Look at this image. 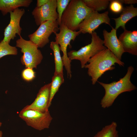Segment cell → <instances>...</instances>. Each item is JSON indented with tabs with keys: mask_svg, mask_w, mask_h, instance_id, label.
Wrapping results in <instances>:
<instances>
[{
	"mask_svg": "<svg viewBox=\"0 0 137 137\" xmlns=\"http://www.w3.org/2000/svg\"><path fill=\"white\" fill-rule=\"evenodd\" d=\"M50 47L54 53L55 63V71L54 74H63V61L60 53L59 45L55 42H50Z\"/></svg>",
	"mask_w": 137,
	"mask_h": 137,
	"instance_id": "cell-17",
	"label": "cell"
},
{
	"mask_svg": "<svg viewBox=\"0 0 137 137\" xmlns=\"http://www.w3.org/2000/svg\"><path fill=\"white\" fill-rule=\"evenodd\" d=\"M134 71L132 66L127 68L125 75L117 81H113L109 83L97 82L104 88L105 93L100 102L101 107L103 108H108L111 106L115 100L121 93L130 92L137 89L136 86L131 82L130 78Z\"/></svg>",
	"mask_w": 137,
	"mask_h": 137,
	"instance_id": "cell-2",
	"label": "cell"
},
{
	"mask_svg": "<svg viewBox=\"0 0 137 137\" xmlns=\"http://www.w3.org/2000/svg\"><path fill=\"white\" fill-rule=\"evenodd\" d=\"M91 34V41L90 44L77 51L73 50L67 53L68 57L71 61L76 60L80 61L82 68H84L90 58L107 48L104 45L103 40L95 32L93 31Z\"/></svg>",
	"mask_w": 137,
	"mask_h": 137,
	"instance_id": "cell-4",
	"label": "cell"
},
{
	"mask_svg": "<svg viewBox=\"0 0 137 137\" xmlns=\"http://www.w3.org/2000/svg\"><path fill=\"white\" fill-rule=\"evenodd\" d=\"M47 137H52V136H48Z\"/></svg>",
	"mask_w": 137,
	"mask_h": 137,
	"instance_id": "cell-29",
	"label": "cell"
},
{
	"mask_svg": "<svg viewBox=\"0 0 137 137\" xmlns=\"http://www.w3.org/2000/svg\"><path fill=\"white\" fill-rule=\"evenodd\" d=\"M22 75L23 79L25 81H30L35 77V73L32 69L26 68L23 71Z\"/></svg>",
	"mask_w": 137,
	"mask_h": 137,
	"instance_id": "cell-24",
	"label": "cell"
},
{
	"mask_svg": "<svg viewBox=\"0 0 137 137\" xmlns=\"http://www.w3.org/2000/svg\"><path fill=\"white\" fill-rule=\"evenodd\" d=\"M71 1L56 0L57 12L58 15L57 21L59 26L61 24L62 15Z\"/></svg>",
	"mask_w": 137,
	"mask_h": 137,
	"instance_id": "cell-22",
	"label": "cell"
},
{
	"mask_svg": "<svg viewBox=\"0 0 137 137\" xmlns=\"http://www.w3.org/2000/svg\"><path fill=\"white\" fill-rule=\"evenodd\" d=\"M51 83L41 87L34 101L23 109L32 110L44 113L49 111Z\"/></svg>",
	"mask_w": 137,
	"mask_h": 137,
	"instance_id": "cell-12",
	"label": "cell"
},
{
	"mask_svg": "<svg viewBox=\"0 0 137 137\" xmlns=\"http://www.w3.org/2000/svg\"><path fill=\"white\" fill-rule=\"evenodd\" d=\"M19 36L16 41V47L20 48L23 54L21 58V63L26 68H36L43 58L41 52L36 44Z\"/></svg>",
	"mask_w": 137,
	"mask_h": 137,
	"instance_id": "cell-5",
	"label": "cell"
},
{
	"mask_svg": "<svg viewBox=\"0 0 137 137\" xmlns=\"http://www.w3.org/2000/svg\"><path fill=\"white\" fill-rule=\"evenodd\" d=\"M109 12L102 13L93 11L80 24L78 29L81 33L91 34L101 24L104 23L111 26Z\"/></svg>",
	"mask_w": 137,
	"mask_h": 137,
	"instance_id": "cell-9",
	"label": "cell"
},
{
	"mask_svg": "<svg viewBox=\"0 0 137 137\" xmlns=\"http://www.w3.org/2000/svg\"><path fill=\"white\" fill-rule=\"evenodd\" d=\"M137 15V8L132 5L123 8L120 16L116 18H113L115 21V26L114 29L117 30L121 27L124 30L126 29V23L133 18Z\"/></svg>",
	"mask_w": 137,
	"mask_h": 137,
	"instance_id": "cell-15",
	"label": "cell"
},
{
	"mask_svg": "<svg viewBox=\"0 0 137 137\" xmlns=\"http://www.w3.org/2000/svg\"><path fill=\"white\" fill-rule=\"evenodd\" d=\"M119 1L122 4L124 3L131 5L136 3L137 2L136 0H120Z\"/></svg>",
	"mask_w": 137,
	"mask_h": 137,
	"instance_id": "cell-26",
	"label": "cell"
},
{
	"mask_svg": "<svg viewBox=\"0 0 137 137\" xmlns=\"http://www.w3.org/2000/svg\"><path fill=\"white\" fill-rule=\"evenodd\" d=\"M2 123L0 122V128L2 126Z\"/></svg>",
	"mask_w": 137,
	"mask_h": 137,
	"instance_id": "cell-28",
	"label": "cell"
},
{
	"mask_svg": "<svg viewBox=\"0 0 137 137\" xmlns=\"http://www.w3.org/2000/svg\"><path fill=\"white\" fill-rule=\"evenodd\" d=\"M118 39L122 45L125 52H127L134 55H137L136 30L131 31L125 29Z\"/></svg>",
	"mask_w": 137,
	"mask_h": 137,
	"instance_id": "cell-14",
	"label": "cell"
},
{
	"mask_svg": "<svg viewBox=\"0 0 137 137\" xmlns=\"http://www.w3.org/2000/svg\"><path fill=\"white\" fill-rule=\"evenodd\" d=\"M116 122H113L103 127L94 137H119Z\"/></svg>",
	"mask_w": 137,
	"mask_h": 137,
	"instance_id": "cell-18",
	"label": "cell"
},
{
	"mask_svg": "<svg viewBox=\"0 0 137 137\" xmlns=\"http://www.w3.org/2000/svg\"><path fill=\"white\" fill-rule=\"evenodd\" d=\"M49 0H37L36 7H40L47 3Z\"/></svg>",
	"mask_w": 137,
	"mask_h": 137,
	"instance_id": "cell-25",
	"label": "cell"
},
{
	"mask_svg": "<svg viewBox=\"0 0 137 137\" xmlns=\"http://www.w3.org/2000/svg\"><path fill=\"white\" fill-rule=\"evenodd\" d=\"M56 10V0H49L47 3L40 7L36 6L31 13L36 25L39 26L48 20H57L58 15Z\"/></svg>",
	"mask_w": 137,
	"mask_h": 137,
	"instance_id": "cell-10",
	"label": "cell"
},
{
	"mask_svg": "<svg viewBox=\"0 0 137 137\" xmlns=\"http://www.w3.org/2000/svg\"><path fill=\"white\" fill-rule=\"evenodd\" d=\"M59 32L55 34V42L59 46L60 49L63 53L62 57L64 66L66 71L68 78L71 79L72 77L71 63L72 61L68 58L67 55V48L68 46H71V40L74 41L76 37L81 32L79 31H73L68 29L62 24L59 27Z\"/></svg>",
	"mask_w": 137,
	"mask_h": 137,
	"instance_id": "cell-6",
	"label": "cell"
},
{
	"mask_svg": "<svg viewBox=\"0 0 137 137\" xmlns=\"http://www.w3.org/2000/svg\"><path fill=\"white\" fill-rule=\"evenodd\" d=\"M110 9L111 11L115 13L122 12L123 8L119 0H110Z\"/></svg>",
	"mask_w": 137,
	"mask_h": 137,
	"instance_id": "cell-23",
	"label": "cell"
},
{
	"mask_svg": "<svg viewBox=\"0 0 137 137\" xmlns=\"http://www.w3.org/2000/svg\"><path fill=\"white\" fill-rule=\"evenodd\" d=\"M84 66L88 69V74L91 78L93 85L95 84L98 79L106 71L115 68V63L124 66V63L118 59L107 48L100 51L91 57Z\"/></svg>",
	"mask_w": 137,
	"mask_h": 137,
	"instance_id": "cell-1",
	"label": "cell"
},
{
	"mask_svg": "<svg viewBox=\"0 0 137 137\" xmlns=\"http://www.w3.org/2000/svg\"><path fill=\"white\" fill-rule=\"evenodd\" d=\"M19 116L27 125L39 131L49 128L53 119L49 111L43 113L23 108L19 113Z\"/></svg>",
	"mask_w": 137,
	"mask_h": 137,
	"instance_id": "cell-7",
	"label": "cell"
},
{
	"mask_svg": "<svg viewBox=\"0 0 137 137\" xmlns=\"http://www.w3.org/2000/svg\"><path fill=\"white\" fill-rule=\"evenodd\" d=\"M57 20H48L41 24L34 32L28 35L29 40L38 46L42 48L49 43V38L54 33H57L59 30Z\"/></svg>",
	"mask_w": 137,
	"mask_h": 137,
	"instance_id": "cell-8",
	"label": "cell"
},
{
	"mask_svg": "<svg viewBox=\"0 0 137 137\" xmlns=\"http://www.w3.org/2000/svg\"><path fill=\"white\" fill-rule=\"evenodd\" d=\"M32 0H0V11L5 15L20 7H28Z\"/></svg>",
	"mask_w": 137,
	"mask_h": 137,
	"instance_id": "cell-16",
	"label": "cell"
},
{
	"mask_svg": "<svg viewBox=\"0 0 137 137\" xmlns=\"http://www.w3.org/2000/svg\"><path fill=\"white\" fill-rule=\"evenodd\" d=\"M111 27L112 29L110 32L106 29L103 31L104 45L118 59L121 60L122 55L125 52L121 43L117 37L116 30Z\"/></svg>",
	"mask_w": 137,
	"mask_h": 137,
	"instance_id": "cell-13",
	"label": "cell"
},
{
	"mask_svg": "<svg viewBox=\"0 0 137 137\" xmlns=\"http://www.w3.org/2000/svg\"><path fill=\"white\" fill-rule=\"evenodd\" d=\"M64 82L63 75L54 74L52 77L51 82L49 107L51 105L52 102L55 94L58 91L60 86Z\"/></svg>",
	"mask_w": 137,
	"mask_h": 137,
	"instance_id": "cell-19",
	"label": "cell"
},
{
	"mask_svg": "<svg viewBox=\"0 0 137 137\" xmlns=\"http://www.w3.org/2000/svg\"><path fill=\"white\" fill-rule=\"evenodd\" d=\"M9 43L2 40L0 42V59L7 55L17 54L18 49L16 47L12 46Z\"/></svg>",
	"mask_w": 137,
	"mask_h": 137,
	"instance_id": "cell-21",
	"label": "cell"
},
{
	"mask_svg": "<svg viewBox=\"0 0 137 137\" xmlns=\"http://www.w3.org/2000/svg\"><path fill=\"white\" fill-rule=\"evenodd\" d=\"M93 11L82 0H71L62 15L61 24L70 30L76 31L80 24Z\"/></svg>",
	"mask_w": 137,
	"mask_h": 137,
	"instance_id": "cell-3",
	"label": "cell"
},
{
	"mask_svg": "<svg viewBox=\"0 0 137 137\" xmlns=\"http://www.w3.org/2000/svg\"><path fill=\"white\" fill-rule=\"evenodd\" d=\"M25 12L24 9L18 8L9 13L10 21L4 29L3 41L9 43L11 40L16 37V34L19 36L21 35L22 29L20 26V22Z\"/></svg>",
	"mask_w": 137,
	"mask_h": 137,
	"instance_id": "cell-11",
	"label": "cell"
},
{
	"mask_svg": "<svg viewBox=\"0 0 137 137\" xmlns=\"http://www.w3.org/2000/svg\"><path fill=\"white\" fill-rule=\"evenodd\" d=\"M88 8L93 11L98 12L105 9L110 2L108 0H82Z\"/></svg>",
	"mask_w": 137,
	"mask_h": 137,
	"instance_id": "cell-20",
	"label": "cell"
},
{
	"mask_svg": "<svg viewBox=\"0 0 137 137\" xmlns=\"http://www.w3.org/2000/svg\"><path fill=\"white\" fill-rule=\"evenodd\" d=\"M3 132L1 131H0V137H2Z\"/></svg>",
	"mask_w": 137,
	"mask_h": 137,
	"instance_id": "cell-27",
	"label": "cell"
}]
</instances>
